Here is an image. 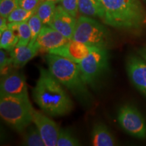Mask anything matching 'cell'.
Returning <instances> with one entry per match:
<instances>
[{"label":"cell","instance_id":"6da1fadb","mask_svg":"<svg viewBox=\"0 0 146 146\" xmlns=\"http://www.w3.org/2000/svg\"><path fill=\"white\" fill-rule=\"evenodd\" d=\"M39 76L32 90L34 102L43 113L61 117L72 112L74 104L64 87L48 69L39 67Z\"/></svg>","mask_w":146,"mask_h":146},{"label":"cell","instance_id":"7a4b0ae2","mask_svg":"<svg viewBox=\"0 0 146 146\" xmlns=\"http://www.w3.org/2000/svg\"><path fill=\"white\" fill-rule=\"evenodd\" d=\"M106 25L133 34L146 27V11L139 0H102Z\"/></svg>","mask_w":146,"mask_h":146},{"label":"cell","instance_id":"3957f363","mask_svg":"<svg viewBox=\"0 0 146 146\" xmlns=\"http://www.w3.org/2000/svg\"><path fill=\"white\" fill-rule=\"evenodd\" d=\"M48 70L83 105H90L92 96L82 78L78 64L58 55L45 56Z\"/></svg>","mask_w":146,"mask_h":146},{"label":"cell","instance_id":"277c9868","mask_svg":"<svg viewBox=\"0 0 146 146\" xmlns=\"http://www.w3.org/2000/svg\"><path fill=\"white\" fill-rule=\"evenodd\" d=\"M34 110L29 96H0L1 118L18 133H22L33 123Z\"/></svg>","mask_w":146,"mask_h":146},{"label":"cell","instance_id":"5b68a950","mask_svg":"<svg viewBox=\"0 0 146 146\" xmlns=\"http://www.w3.org/2000/svg\"><path fill=\"white\" fill-rule=\"evenodd\" d=\"M72 39L88 46L104 49L110 47L112 42L110 33L104 25L84 15L77 19Z\"/></svg>","mask_w":146,"mask_h":146},{"label":"cell","instance_id":"8992f818","mask_svg":"<svg viewBox=\"0 0 146 146\" xmlns=\"http://www.w3.org/2000/svg\"><path fill=\"white\" fill-rule=\"evenodd\" d=\"M78 65L84 82L87 86L95 89L109 70L108 49L94 47Z\"/></svg>","mask_w":146,"mask_h":146},{"label":"cell","instance_id":"52a82bcc","mask_svg":"<svg viewBox=\"0 0 146 146\" xmlns=\"http://www.w3.org/2000/svg\"><path fill=\"white\" fill-rule=\"evenodd\" d=\"M118 122L126 133L139 139L146 138V120L134 106L125 104L118 110Z\"/></svg>","mask_w":146,"mask_h":146},{"label":"cell","instance_id":"ba28073f","mask_svg":"<svg viewBox=\"0 0 146 146\" xmlns=\"http://www.w3.org/2000/svg\"><path fill=\"white\" fill-rule=\"evenodd\" d=\"M33 123L36 126L45 146H56L60 128L47 114L34 110Z\"/></svg>","mask_w":146,"mask_h":146},{"label":"cell","instance_id":"9c48e42d","mask_svg":"<svg viewBox=\"0 0 146 146\" xmlns=\"http://www.w3.org/2000/svg\"><path fill=\"white\" fill-rule=\"evenodd\" d=\"M126 68L133 85L146 96V60L139 55H131L127 58Z\"/></svg>","mask_w":146,"mask_h":146},{"label":"cell","instance_id":"30bf717a","mask_svg":"<svg viewBox=\"0 0 146 146\" xmlns=\"http://www.w3.org/2000/svg\"><path fill=\"white\" fill-rule=\"evenodd\" d=\"M0 94L11 96H29L26 78L23 73L12 72L3 76L0 84Z\"/></svg>","mask_w":146,"mask_h":146},{"label":"cell","instance_id":"8fae6325","mask_svg":"<svg viewBox=\"0 0 146 146\" xmlns=\"http://www.w3.org/2000/svg\"><path fill=\"white\" fill-rule=\"evenodd\" d=\"M94 48L81 42L71 39L62 46L53 49L47 52L62 56L76 64H79Z\"/></svg>","mask_w":146,"mask_h":146},{"label":"cell","instance_id":"7c38bea8","mask_svg":"<svg viewBox=\"0 0 146 146\" xmlns=\"http://www.w3.org/2000/svg\"><path fill=\"white\" fill-rule=\"evenodd\" d=\"M76 18L67 12L60 4L56 6L54 15L48 26L62 34L67 39H72L75 29Z\"/></svg>","mask_w":146,"mask_h":146},{"label":"cell","instance_id":"4fadbf2b","mask_svg":"<svg viewBox=\"0 0 146 146\" xmlns=\"http://www.w3.org/2000/svg\"><path fill=\"white\" fill-rule=\"evenodd\" d=\"M69 41L66 36L48 25H43L36 40L40 50L50 51L62 46Z\"/></svg>","mask_w":146,"mask_h":146},{"label":"cell","instance_id":"5bb4252c","mask_svg":"<svg viewBox=\"0 0 146 146\" xmlns=\"http://www.w3.org/2000/svg\"><path fill=\"white\" fill-rule=\"evenodd\" d=\"M40 50L36 42L29 43L27 45H16L10 54L12 60V64L16 67H23L37 54Z\"/></svg>","mask_w":146,"mask_h":146},{"label":"cell","instance_id":"9a60e30c","mask_svg":"<svg viewBox=\"0 0 146 146\" xmlns=\"http://www.w3.org/2000/svg\"><path fill=\"white\" fill-rule=\"evenodd\" d=\"M91 141L94 146H114L117 145L114 135L105 124L98 122L91 131Z\"/></svg>","mask_w":146,"mask_h":146},{"label":"cell","instance_id":"2e32d148","mask_svg":"<svg viewBox=\"0 0 146 146\" xmlns=\"http://www.w3.org/2000/svg\"><path fill=\"white\" fill-rule=\"evenodd\" d=\"M78 12L82 15L102 20L104 16L102 0H78Z\"/></svg>","mask_w":146,"mask_h":146},{"label":"cell","instance_id":"e0dca14e","mask_svg":"<svg viewBox=\"0 0 146 146\" xmlns=\"http://www.w3.org/2000/svg\"><path fill=\"white\" fill-rule=\"evenodd\" d=\"M8 28L14 32L18 36V43L16 45H27L31 39V31L28 21L21 23H8Z\"/></svg>","mask_w":146,"mask_h":146},{"label":"cell","instance_id":"ac0fdd59","mask_svg":"<svg viewBox=\"0 0 146 146\" xmlns=\"http://www.w3.org/2000/svg\"><path fill=\"white\" fill-rule=\"evenodd\" d=\"M56 3L50 0H44L40 2L36 9L37 14L44 25H48L52 21L56 8Z\"/></svg>","mask_w":146,"mask_h":146},{"label":"cell","instance_id":"d6986e66","mask_svg":"<svg viewBox=\"0 0 146 146\" xmlns=\"http://www.w3.org/2000/svg\"><path fill=\"white\" fill-rule=\"evenodd\" d=\"M23 145L45 146L44 141L35 125L31 124L23 133Z\"/></svg>","mask_w":146,"mask_h":146},{"label":"cell","instance_id":"ffe728a7","mask_svg":"<svg viewBox=\"0 0 146 146\" xmlns=\"http://www.w3.org/2000/svg\"><path fill=\"white\" fill-rule=\"evenodd\" d=\"M0 36V47L1 49L10 52L16 46L18 43V36L14 31L8 28Z\"/></svg>","mask_w":146,"mask_h":146},{"label":"cell","instance_id":"44dd1931","mask_svg":"<svg viewBox=\"0 0 146 146\" xmlns=\"http://www.w3.org/2000/svg\"><path fill=\"white\" fill-rule=\"evenodd\" d=\"M79 141L68 129H60L56 146H78Z\"/></svg>","mask_w":146,"mask_h":146},{"label":"cell","instance_id":"7402d4cb","mask_svg":"<svg viewBox=\"0 0 146 146\" xmlns=\"http://www.w3.org/2000/svg\"><path fill=\"white\" fill-rule=\"evenodd\" d=\"M35 12L36 10L29 11L18 6L8 16L7 20L8 23H21L28 21Z\"/></svg>","mask_w":146,"mask_h":146},{"label":"cell","instance_id":"603a6c76","mask_svg":"<svg viewBox=\"0 0 146 146\" xmlns=\"http://www.w3.org/2000/svg\"><path fill=\"white\" fill-rule=\"evenodd\" d=\"M28 23L29 27H30L31 31V39L30 43H35L40 31H41L42 27L44 25L36 13H35L31 17L29 18Z\"/></svg>","mask_w":146,"mask_h":146},{"label":"cell","instance_id":"cb8c5ba5","mask_svg":"<svg viewBox=\"0 0 146 146\" xmlns=\"http://www.w3.org/2000/svg\"><path fill=\"white\" fill-rule=\"evenodd\" d=\"M19 0H0V16L8 18L16 8H18Z\"/></svg>","mask_w":146,"mask_h":146},{"label":"cell","instance_id":"d4e9b609","mask_svg":"<svg viewBox=\"0 0 146 146\" xmlns=\"http://www.w3.org/2000/svg\"><path fill=\"white\" fill-rule=\"evenodd\" d=\"M59 3L67 12L74 17H77L78 0H60Z\"/></svg>","mask_w":146,"mask_h":146},{"label":"cell","instance_id":"484cf974","mask_svg":"<svg viewBox=\"0 0 146 146\" xmlns=\"http://www.w3.org/2000/svg\"><path fill=\"white\" fill-rule=\"evenodd\" d=\"M8 51L1 49L0 50V69L1 73L2 74L5 68L10 64H12V60L11 58L10 52H7Z\"/></svg>","mask_w":146,"mask_h":146},{"label":"cell","instance_id":"4316f807","mask_svg":"<svg viewBox=\"0 0 146 146\" xmlns=\"http://www.w3.org/2000/svg\"><path fill=\"white\" fill-rule=\"evenodd\" d=\"M41 1V0H19L18 5L29 11L36 10Z\"/></svg>","mask_w":146,"mask_h":146},{"label":"cell","instance_id":"83f0119b","mask_svg":"<svg viewBox=\"0 0 146 146\" xmlns=\"http://www.w3.org/2000/svg\"><path fill=\"white\" fill-rule=\"evenodd\" d=\"M8 28V22L6 18L1 16L0 18V34Z\"/></svg>","mask_w":146,"mask_h":146},{"label":"cell","instance_id":"f1b7e54d","mask_svg":"<svg viewBox=\"0 0 146 146\" xmlns=\"http://www.w3.org/2000/svg\"><path fill=\"white\" fill-rule=\"evenodd\" d=\"M137 52L141 57H142L143 59H145L146 60V45L143 47H141V48H140L139 50H138Z\"/></svg>","mask_w":146,"mask_h":146},{"label":"cell","instance_id":"f546056e","mask_svg":"<svg viewBox=\"0 0 146 146\" xmlns=\"http://www.w3.org/2000/svg\"><path fill=\"white\" fill-rule=\"evenodd\" d=\"M41 1H44V0H41ZM50 1H54V2L56 3H59L60 2V0H50Z\"/></svg>","mask_w":146,"mask_h":146},{"label":"cell","instance_id":"4dcf8cb0","mask_svg":"<svg viewBox=\"0 0 146 146\" xmlns=\"http://www.w3.org/2000/svg\"><path fill=\"white\" fill-rule=\"evenodd\" d=\"M143 1H144V2H145V3H146V0H143Z\"/></svg>","mask_w":146,"mask_h":146}]
</instances>
